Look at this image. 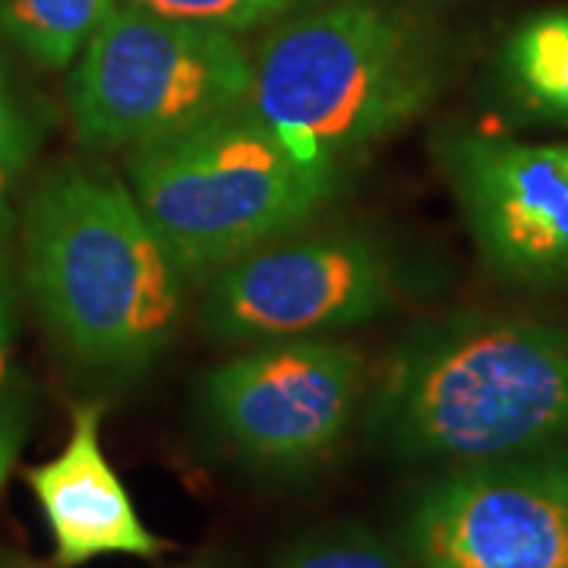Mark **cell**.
I'll return each mask as SVG.
<instances>
[{"label": "cell", "mask_w": 568, "mask_h": 568, "mask_svg": "<svg viewBox=\"0 0 568 568\" xmlns=\"http://www.w3.org/2000/svg\"><path fill=\"white\" fill-rule=\"evenodd\" d=\"M364 436L395 462L480 465L568 443V328L458 313L410 328L366 386Z\"/></svg>", "instance_id": "cell-1"}, {"label": "cell", "mask_w": 568, "mask_h": 568, "mask_svg": "<svg viewBox=\"0 0 568 568\" xmlns=\"http://www.w3.org/2000/svg\"><path fill=\"white\" fill-rule=\"evenodd\" d=\"M22 260L41 320L89 373L140 379L174 342L186 275L102 164H61L36 183Z\"/></svg>", "instance_id": "cell-2"}, {"label": "cell", "mask_w": 568, "mask_h": 568, "mask_svg": "<svg viewBox=\"0 0 568 568\" xmlns=\"http://www.w3.org/2000/svg\"><path fill=\"white\" fill-rule=\"evenodd\" d=\"M246 108L306 168H345L433 104L443 73L433 48L392 7L338 0L282 22L256 48Z\"/></svg>", "instance_id": "cell-3"}, {"label": "cell", "mask_w": 568, "mask_h": 568, "mask_svg": "<svg viewBox=\"0 0 568 568\" xmlns=\"http://www.w3.org/2000/svg\"><path fill=\"white\" fill-rule=\"evenodd\" d=\"M126 183L183 275L203 282L222 265L304 231L342 186L294 159L246 102L126 152Z\"/></svg>", "instance_id": "cell-4"}, {"label": "cell", "mask_w": 568, "mask_h": 568, "mask_svg": "<svg viewBox=\"0 0 568 568\" xmlns=\"http://www.w3.org/2000/svg\"><path fill=\"white\" fill-rule=\"evenodd\" d=\"M250 80L234 32L118 3L73 61L67 102L82 145L136 152L244 104Z\"/></svg>", "instance_id": "cell-5"}, {"label": "cell", "mask_w": 568, "mask_h": 568, "mask_svg": "<svg viewBox=\"0 0 568 568\" xmlns=\"http://www.w3.org/2000/svg\"><path fill=\"white\" fill-rule=\"evenodd\" d=\"M407 287L386 241L354 227L294 231L212 272L200 320L219 345L332 338L386 316Z\"/></svg>", "instance_id": "cell-6"}, {"label": "cell", "mask_w": 568, "mask_h": 568, "mask_svg": "<svg viewBox=\"0 0 568 568\" xmlns=\"http://www.w3.org/2000/svg\"><path fill=\"white\" fill-rule=\"evenodd\" d=\"M364 398V354L338 338L250 345L205 369L196 386V407L215 446L275 477L306 474L332 458Z\"/></svg>", "instance_id": "cell-7"}, {"label": "cell", "mask_w": 568, "mask_h": 568, "mask_svg": "<svg viewBox=\"0 0 568 568\" xmlns=\"http://www.w3.org/2000/svg\"><path fill=\"white\" fill-rule=\"evenodd\" d=\"M417 568H568V452L452 467L407 506Z\"/></svg>", "instance_id": "cell-8"}, {"label": "cell", "mask_w": 568, "mask_h": 568, "mask_svg": "<svg viewBox=\"0 0 568 568\" xmlns=\"http://www.w3.org/2000/svg\"><path fill=\"white\" fill-rule=\"evenodd\" d=\"M436 162L493 272L540 287L568 282V142L452 130L436 140Z\"/></svg>", "instance_id": "cell-9"}, {"label": "cell", "mask_w": 568, "mask_h": 568, "mask_svg": "<svg viewBox=\"0 0 568 568\" xmlns=\"http://www.w3.org/2000/svg\"><path fill=\"white\" fill-rule=\"evenodd\" d=\"M54 547V566L80 568L102 556L159 559L168 544L145 528L102 448V402L73 407L67 446L26 470Z\"/></svg>", "instance_id": "cell-10"}, {"label": "cell", "mask_w": 568, "mask_h": 568, "mask_svg": "<svg viewBox=\"0 0 568 568\" xmlns=\"http://www.w3.org/2000/svg\"><path fill=\"white\" fill-rule=\"evenodd\" d=\"M118 0H0V29L44 70H67Z\"/></svg>", "instance_id": "cell-11"}, {"label": "cell", "mask_w": 568, "mask_h": 568, "mask_svg": "<svg viewBox=\"0 0 568 568\" xmlns=\"http://www.w3.org/2000/svg\"><path fill=\"white\" fill-rule=\"evenodd\" d=\"M508 80L540 118L568 123V13H540L508 41Z\"/></svg>", "instance_id": "cell-12"}, {"label": "cell", "mask_w": 568, "mask_h": 568, "mask_svg": "<svg viewBox=\"0 0 568 568\" xmlns=\"http://www.w3.org/2000/svg\"><path fill=\"white\" fill-rule=\"evenodd\" d=\"M275 568H407V556L376 530L345 521L301 534L282 549Z\"/></svg>", "instance_id": "cell-13"}, {"label": "cell", "mask_w": 568, "mask_h": 568, "mask_svg": "<svg viewBox=\"0 0 568 568\" xmlns=\"http://www.w3.org/2000/svg\"><path fill=\"white\" fill-rule=\"evenodd\" d=\"M123 3L149 10L155 17L212 26L237 36L246 29L284 20L313 0H123Z\"/></svg>", "instance_id": "cell-14"}, {"label": "cell", "mask_w": 568, "mask_h": 568, "mask_svg": "<svg viewBox=\"0 0 568 568\" xmlns=\"http://www.w3.org/2000/svg\"><path fill=\"white\" fill-rule=\"evenodd\" d=\"M32 162V126L0 61V250L17 227L13 196Z\"/></svg>", "instance_id": "cell-15"}, {"label": "cell", "mask_w": 568, "mask_h": 568, "mask_svg": "<svg viewBox=\"0 0 568 568\" xmlns=\"http://www.w3.org/2000/svg\"><path fill=\"white\" fill-rule=\"evenodd\" d=\"M32 417H36L32 386L22 376H10L0 386V489L7 484L10 470L17 467V458L32 429Z\"/></svg>", "instance_id": "cell-16"}, {"label": "cell", "mask_w": 568, "mask_h": 568, "mask_svg": "<svg viewBox=\"0 0 568 568\" xmlns=\"http://www.w3.org/2000/svg\"><path fill=\"white\" fill-rule=\"evenodd\" d=\"M17 328H20V304H17V287L10 275L0 268V386L13 376V345H17Z\"/></svg>", "instance_id": "cell-17"}, {"label": "cell", "mask_w": 568, "mask_h": 568, "mask_svg": "<svg viewBox=\"0 0 568 568\" xmlns=\"http://www.w3.org/2000/svg\"><path fill=\"white\" fill-rule=\"evenodd\" d=\"M0 568H44V566H36V562H29V559H17V556H3V559H0ZM174 568H222V566H219V559L203 556V559H193V562H183V566H174Z\"/></svg>", "instance_id": "cell-18"}]
</instances>
